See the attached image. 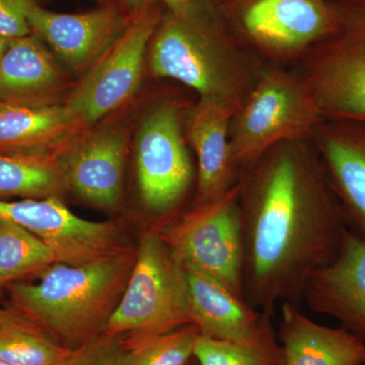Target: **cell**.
<instances>
[{
	"label": "cell",
	"mask_w": 365,
	"mask_h": 365,
	"mask_svg": "<svg viewBox=\"0 0 365 365\" xmlns=\"http://www.w3.org/2000/svg\"><path fill=\"white\" fill-rule=\"evenodd\" d=\"M242 292L273 316L304 302L307 281L336 258L347 225L313 139L282 141L240 178Z\"/></svg>",
	"instance_id": "obj_1"
},
{
	"label": "cell",
	"mask_w": 365,
	"mask_h": 365,
	"mask_svg": "<svg viewBox=\"0 0 365 365\" xmlns=\"http://www.w3.org/2000/svg\"><path fill=\"white\" fill-rule=\"evenodd\" d=\"M151 76L173 79L199 97L220 98L239 110L266 64L240 39L220 0H189L165 9L148 53Z\"/></svg>",
	"instance_id": "obj_2"
},
{
	"label": "cell",
	"mask_w": 365,
	"mask_h": 365,
	"mask_svg": "<svg viewBox=\"0 0 365 365\" xmlns=\"http://www.w3.org/2000/svg\"><path fill=\"white\" fill-rule=\"evenodd\" d=\"M135 261L136 248L132 246L86 265L54 264L37 283H14L6 288L14 307L67 349H76L105 333Z\"/></svg>",
	"instance_id": "obj_3"
},
{
	"label": "cell",
	"mask_w": 365,
	"mask_h": 365,
	"mask_svg": "<svg viewBox=\"0 0 365 365\" xmlns=\"http://www.w3.org/2000/svg\"><path fill=\"white\" fill-rule=\"evenodd\" d=\"M324 120L313 93L294 69L266 66L230 121L232 165L242 175L276 144L312 138Z\"/></svg>",
	"instance_id": "obj_4"
},
{
	"label": "cell",
	"mask_w": 365,
	"mask_h": 365,
	"mask_svg": "<svg viewBox=\"0 0 365 365\" xmlns=\"http://www.w3.org/2000/svg\"><path fill=\"white\" fill-rule=\"evenodd\" d=\"M330 30L292 69L325 120L365 122V0H330Z\"/></svg>",
	"instance_id": "obj_5"
},
{
	"label": "cell",
	"mask_w": 365,
	"mask_h": 365,
	"mask_svg": "<svg viewBox=\"0 0 365 365\" xmlns=\"http://www.w3.org/2000/svg\"><path fill=\"white\" fill-rule=\"evenodd\" d=\"M192 324L186 270L174 258L157 228L146 230L123 297L105 333L160 335Z\"/></svg>",
	"instance_id": "obj_6"
},
{
	"label": "cell",
	"mask_w": 365,
	"mask_h": 365,
	"mask_svg": "<svg viewBox=\"0 0 365 365\" xmlns=\"http://www.w3.org/2000/svg\"><path fill=\"white\" fill-rule=\"evenodd\" d=\"M188 107L160 98L139 122L135 140L139 197L146 212L155 217L172 220L193 184V165L185 134Z\"/></svg>",
	"instance_id": "obj_7"
},
{
	"label": "cell",
	"mask_w": 365,
	"mask_h": 365,
	"mask_svg": "<svg viewBox=\"0 0 365 365\" xmlns=\"http://www.w3.org/2000/svg\"><path fill=\"white\" fill-rule=\"evenodd\" d=\"M157 230L182 267L198 269L244 297L239 182L225 195L193 205Z\"/></svg>",
	"instance_id": "obj_8"
},
{
	"label": "cell",
	"mask_w": 365,
	"mask_h": 365,
	"mask_svg": "<svg viewBox=\"0 0 365 365\" xmlns=\"http://www.w3.org/2000/svg\"><path fill=\"white\" fill-rule=\"evenodd\" d=\"M232 30L268 66L292 68L329 32L330 0H220Z\"/></svg>",
	"instance_id": "obj_9"
},
{
	"label": "cell",
	"mask_w": 365,
	"mask_h": 365,
	"mask_svg": "<svg viewBox=\"0 0 365 365\" xmlns=\"http://www.w3.org/2000/svg\"><path fill=\"white\" fill-rule=\"evenodd\" d=\"M165 9L162 2L153 0L132 16L121 37L69 91L64 104L86 128L116 111L140 90L151 38Z\"/></svg>",
	"instance_id": "obj_10"
},
{
	"label": "cell",
	"mask_w": 365,
	"mask_h": 365,
	"mask_svg": "<svg viewBox=\"0 0 365 365\" xmlns=\"http://www.w3.org/2000/svg\"><path fill=\"white\" fill-rule=\"evenodd\" d=\"M0 220L37 235L54 252L58 263L67 265H86L132 247L119 223L83 220L58 197L0 200Z\"/></svg>",
	"instance_id": "obj_11"
},
{
	"label": "cell",
	"mask_w": 365,
	"mask_h": 365,
	"mask_svg": "<svg viewBox=\"0 0 365 365\" xmlns=\"http://www.w3.org/2000/svg\"><path fill=\"white\" fill-rule=\"evenodd\" d=\"M130 19L113 0L81 14L54 13L38 4L28 16L31 34L62 66L81 76L121 37Z\"/></svg>",
	"instance_id": "obj_12"
},
{
	"label": "cell",
	"mask_w": 365,
	"mask_h": 365,
	"mask_svg": "<svg viewBox=\"0 0 365 365\" xmlns=\"http://www.w3.org/2000/svg\"><path fill=\"white\" fill-rule=\"evenodd\" d=\"M129 139V128L121 123L81 132L61 157L67 189L95 208L119 207Z\"/></svg>",
	"instance_id": "obj_13"
},
{
	"label": "cell",
	"mask_w": 365,
	"mask_h": 365,
	"mask_svg": "<svg viewBox=\"0 0 365 365\" xmlns=\"http://www.w3.org/2000/svg\"><path fill=\"white\" fill-rule=\"evenodd\" d=\"M304 302L365 340V235L347 227L337 256L307 281Z\"/></svg>",
	"instance_id": "obj_14"
},
{
	"label": "cell",
	"mask_w": 365,
	"mask_h": 365,
	"mask_svg": "<svg viewBox=\"0 0 365 365\" xmlns=\"http://www.w3.org/2000/svg\"><path fill=\"white\" fill-rule=\"evenodd\" d=\"M235 112L225 101L208 97H198L187 108L185 134L197 157L194 205L220 198L240 181L241 173L230 153V125Z\"/></svg>",
	"instance_id": "obj_15"
},
{
	"label": "cell",
	"mask_w": 365,
	"mask_h": 365,
	"mask_svg": "<svg viewBox=\"0 0 365 365\" xmlns=\"http://www.w3.org/2000/svg\"><path fill=\"white\" fill-rule=\"evenodd\" d=\"M312 139L346 225L365 235V122L324 120Z\"/></svg>",
	"instance_id": "obj_16"
},
{
	"label": "cell",
	"mask_w": 365,
	"mask_h": 365,
	"mask_svg": "<svg viewBox=\"0 0 365 365\" xmlns=\"http://www.w3.org/2000/svg\"><path fill=\"white\" fill-rule=\"evenodd\" d=\"M188 276L191 321L201 335L227 342H255L272 328V316L255 309L244 297L193 267Z\"/></svg>",
	"instance_id": "obj_17"
},
{
	"label": "cell",
	"mask_w": 365,
	"mask_h": 365,
	"mask_svg": "<svg viewBox=\"0 0 365 365\" xmlns=\"http://www.w3.org/2000/svg\"><path fill=\"white\" fill-rule=\"evenodd\" d=\"M86 127L63 102L48 105L0 103V153L62 157Z\"/></svg>",
	"instance_id": "obj_18"
},
{
	"label": "cell",
	"mask_w": 365,
	"mask_h": 365,
	"mask_svg": "<svg viewBox=\"0 0 365 365\" xmlns=\"http://www.w3.org/2000/svg\"><path fill=\"white\" fill-rule=\"evenodd\" d=\"M69 86L62 64L39 38L11 40L0 60V103L55 104Z\"/></svg>",
	"instance_id": "obj_19"
},
{
	"label": "cell",
	"mask_w": 365,
	"mask_h": 365,
	"mask_svg": "<svg viewBox=\"0 0 365 365\" xmlns=\"http://www.w3.org/2000/svg\"><path fill=\"white\" fill-rule=\"evenodd\" d=\"M278 340L285 365H365L364 339L319 325L292 302L281 304Z\"/></svg>",
	"instance_id": "obj_20"
},
{
	"label": "cell",
	"mask_w": 365,
	"mask_h": 365,
	"mask_svg": "<svg viewBox=\"0 0 365 365\" xmlns=\"http://www.w3.org/2000/svg\"><path fill=\"white\" fill-rule=\"evenodd\" d=\"M71 350L16 307H0V360L14 365H59Z\"/></svg>",
	"instance_id": "obj_21"
},
{
	"label": "cell",
	"mask_w": 365,
	"mask_h": 365,
	"mask_svg": "<svg viewBox=\"0 0 365 365\" xmlns=\"http://www.w3.org/2000/svg\"><path fill=\"white\" fill-rule=\"evenodd\" d=\"M67 190L61 158L0 153V200L60 198Z\"/></svg>",
	"instance_id": "obj_22"
},
{
	"label": "cell",
	"mask_w": 365,
	"mask_h": 365,
	"mask_svg": "<svg viewBox=\"0 0 365 365\" xmlns=\"http://www.w3.org/2000/svg\"><path fill=\"white\" fill-rule=\"evenodd\" d=\"M56 263L54 252L37 235L0 220V285L6 287L41 277Z\"/></svg>",
	"instance_id": "obj_23"
},
{
	"label": "cell",
	"mask_w": 365,
	"mask_h": 365,
	"mask_svg": "<svg viewBox=\"0 0 365 365\" xmlns=\"http://www.w3.org/2000/svg\"><path fill=\"white\" fill-rule=\"evenodd\" d=\"M199 365H285L284 353L274 328L255 342H227L199 336L194 348Z\"/></svg>",
	"instance_id": "obj_24"
},
{
	"label": "cell",
	"mask_w": 365,
	"mask_h": 365,
	"mask_svg": "<svg viewBox=\"0 0 365 365\" xmlns=\"http://www.w3.org/2000/svg\"><path fill=\"white\" fill-rule=\"evenodd\" d=\"M199 336L193 324L160 335L124 336L128 365H186L193 359Z\"/></svg>",
	"instance_id": "obj_25"
},
{
	"label": "cell",
	"mask_w": 365,
	"mask_h": 365,
	"mask_svg": "<svg viewBox=\"0 0 365 365\" xmlns=\"http://www.w3.org/2000/svg\"><path fill=\"white\" fill-rule=\"evenodd\" d=\"M59 365H128L124 336L103 333L71 350Z\"/></svg>",
	"instance_id": "obj_26"
},
{
	"label": "cell",
	"mask_w": 365,
	"mask_h": 365,
	"mask_svg": "<svg viewBox=\"0 0 365 365\" xmlns=\"http://www.w3.org/2000/svg\"><path fill=\"white\" fill-rule=\"evenodd\" d=\"M39 0H0V36L13 40L30 35L28 16Z\"/></svg>",
	"instance_id": "obj_27"
},
{
	"label": "cell",
	"mask_w": 365,
	"mask_h": 365,
	"mask_svg": "<svg viewBox=\"0 0 365 365\" xmlns=\"http://www.w3.org/2000/svg\"><path fill=\"white\" fill-rule=\"evenodd\" d=\"M129 18L143 11L153 0H113Z\"/></svg>",
	"instance_id": "obj_28"
},
{
	"label": "cell",
	"mask_w": 365,
	"mask_h": 365,
	"mask_svg": "<svg viewBox=\"0 0 365 365\" xmlns=\"http://www.w3.org/2000/svg\"><path fill=\"white\" fill-rule=\"evenodd\" d=\"M158 1L162 2L165 9H175L184 6L189 0H158Z\"/></svg>",
	"instance_id": "obj_29"
},
{
	"label": "cell",
	"mask_w": 365,
	"mask_h": 365,
	"mask_svg": "<svg viewBox=\"0 0 365 365\" xmlns=\"http://www.w3.org/2000/svg\"><path fill=\"white\" fill-rule=\"evenodd\" d=\"M9 42H11V40L0 36V60H1L2 56H4V52L6 51Z\"/></svg>",
	"instance_id": "obj_30"
},
{
	"label": "cell",
	"mask_w": 365,
	"mask_h": 365,
	"mask_svg": "<svg viewBox=\"0 0 365 365\" xmlns=\"http://www.w3.org/2000/svg\"><path fill=\"white\" fill-rule=\"evenodd\" d=\"M186 365H199V364H198V362H197V360L195 359H194V356H193V359L190 360L188 364H187Z\"/></svg>",
	"instance_id": "obj_31"
},
{
	"label": "cell",
	"mask_w": 365,
	"mask_h": 365,
	"mask_svg": "<svg viewBox=\"0 0 365 365\" xmlns=\"http://www.w3.org/2000/svg\"><path fill=\"white\" fill-rule=\"evenodd\" d=\"M4 288L2 285H0V299H2V295H4Z\"/></svg>",
	"instance_id": "obj_32"
},
{
	"label": "cell",
	"mask_w": 365,
	"mask_h": 365,
	"mask_svg": "<svg viewBox=\"0 0 365 365\" xmlns=\"http://www.w3.org/2000/svg\"><path fill=\"white\" fill-rule=\"evenodd\" d=\"M0 365H14V364H9V362L2 361V360H0Z\"/></svg>",
	"instance_id": "obj_33"
},
{
	"label": "cell",
	"mask_w": 365,
	"mask_h": 365,
	"mask_svg": "<svg viewBox=\"0 0 365 365\" xmlns=\"http://www.w3.org/2000/svg\"><path fill=\"white\" fill-rule=\"evenodd\" d=\"M101 2L107 1V0H100Z\"/></svg>",
	"instance_id": "obj_34"
}]
</instances>
